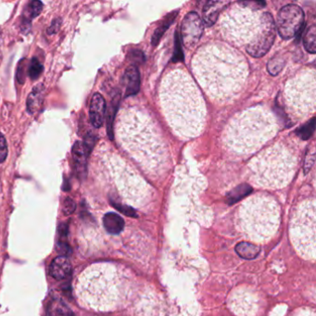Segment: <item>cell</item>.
<instances>
[{
  "mask_svg": "<svg viewBox=\"0 0 316 316\" xmlns=\"http://www.w3.org/2000/svg\"><path fill=\"white\" fill-rule=\"evenodd\" d=\"M192 70L208 96L220 102L232 100L240 93L249 72L244 57L223 44L200 47L192 59Z\"/></svg>",
  "mask_w": 316,
  "mask_h": 316,
  "instance_id": "cell-1",
  "label": "cell"
},
{
  "mask_svg": "<svg viewBox=\"0 0 316 316\" xmlns=\"http://www.w3.org/2000/svg\"><path fill=\"white\" fill-rule=\"evenodd\" d=\"M160 101L167 122L177 135L195 137L202 132L206 118L204 100L186 70L176 69L164 77Z\"/></svg>",
  "mask_w": 316,
  "mask_h": 316,
  "instance_id": "cell-2",
  "label": "cell"
},
{
  "mask_svg": "<svg viewBox=\"0 0 316 316\" xmlns=\"http://www.w3.org/2000/svg\"><path fill=\"white\" fill-rule=\"evenodd\" d=\"M118 136L126 152L148 174H159L167 164L168 152L150 118L126 110L118 120Z\"/></svg>",
  "mask_w": 316,
  "mask_h": 316,
  "instance_id": "cell-3",
  "label": "cell"
},
{
  "mask_svg": "<svg viewBox=\"0 0 316 316\" xmlns=\"http://www.w3.org/2000/svg\"><path fill=\"white\" fill-rule=\"evenodd\" d=\"M275 23L268 12L253 10L242 2L230 8L221 18L220 29L227 41L243 47L254 58L269 51L275 38Z\"/></svg>",
  "mask_w": 316,
  "mask_h": 316,
  "instance_id": "cell-4",
  "label": "cell"
},
{
  "mask_svg": "<svg viewBox=\"0 0 316 316\" xmlns=\"http://www.w3.org/2000/svg\"><path fill=\"white\" fill-rule=\"evenodd\" d=\"M277 123L272 112L254 107L236 114L226 126L223 139L229 150L239 154L255 152L276 133Z\"/></svg>",
  "mask_w": 316,
  "mask_h": 316,
  "instance_id": "cell-5",
  "label": "cell"
},
{
  "mask_svg": "<svg viewBox=\"0 0 316 316\" xmlns=\"http://www.w3.org/2000/svg\"><path fill=\"white\" fill-rule=\"evenodd\" d=\"M123 280L116 266L97 264L79 275L76 294L81 303L95 310L107 311L116 308L122 299Z\"/></svg>",
  "mask_w": 316,
  "mask_h": 316,
  "instance_id": "cell-6",
  "label": "cell"
},
{
  "mask_svg": "<svg viewBox=\"0 0 316 316\" xmlns=\"http://www.w3.org/2000/svg\"><path fill=\"white\" fill-rule=\"evenodd\" d=\"M296 167L294 153L282 144H275L252 159L249 164V175L260 187L281 188L292 179Z\"/></svg>",
  "mask_w": 316,
  "mask_h": 316,
  "instance_id": "cell-7",
  "label": "cell"
},
{
  "mask_svg": "<svg viewBox=\"0 0 316 316\" xmlns=\"http://www.w3.org/2000/svg\"><path fill=\"white\" fill-rule=\"evenodd\" d=\"M240 231L248 240L255 242L269 240L280 223V210L269 196H254L240 206L238 215Z\"/></svg>",
  "mask_w": 316,
  "mask_h": 316,
  "instance_id": "cell-8",
  "label": "cell"
},
{
  "mask_svg": "<svg viewBox=\"0 0 316 316\" xmlns=\"http://www.w3.org/2000/svg\"><path fill=\"white\" fill-rule=\"evenodd\" d=\"M290 239L299 256L315 259V202L313 199L300 203L290 222Z\"/></svg>",
  "mask_w": 316,
  "mask_h": 316,
  "instance_id": "cell-9",
  "label": "cell"
},
{
  "mask_svg": "<svg viewBox=\"0 0 316 316\" xmlns=\"http://www.w3.org/2000/svg\"><path fill=\"white\" fill-rule=\"evenodd\" d=\"M285 101L293 117L303 120L315 111V72L305 70L293 77L285 87Z\"/></svg>",
  "mask_w": 316,
  "mask_h": 316,
  "instance_id": "cell-10",
  "label": "cell"
},
{
  "mask_svg": "<svg viewBox=\"0 0 316 316\" xmlns=\"http://www.w3.org/2000/svg\"><path fill=\"white\" fill-rule=\"evenodd\" d=\"M304 23V13L297 5L283 7L277 15V30L283 39H290L298 35Z\"/></svg>",
  "mask_w": 316,
  "mask_h": 316,
  "instance_id": "cell-11",
  "label": "cell"
},
{
  "mask_svg": "<svg viewBox=\"0 0 316 316\" xmlns=\"http://www.w3.org/2000/svg\"><path fill=\"white\" fill-rule=\"evenodd\" d=\"M229 306L236 315L253 316L257 310V297L250 289L240 288L232 294Z\"/></svg>",
  "mask_w": 316,
  "mask_h": 316,
  "instance_id": "cell-12",
  "label": "cell"
},
{
  "mask_svg": "<svg viewBox=\"0 0 316 316\" xmlns=\"http://www.w3.org/2000/svg\"><path fill=\"white\" fill-rule=\"evenodd\" d=\"M204 30L201 18L196 12H189L182 24V40L187 48H192L199 41Z\"/></svg>",
  "mask_w": 316,
  "mask_h": 316,
  "instance_id": "cell-13",
  "label": "cell"
},
{
  "mask_svg": "<svg viewBox=\"0 0 316 316\" xmlns=\"http://www.w3.org/2000/svg\"><path fill=\"white\" fill-rule=\"evenodd\" d=\"M106 115V102L104 98L96 93L92 97L89 107V116L90 121L96 128H100L104 123Z\"/></svg>",
  "mask_w": 316,
  "mask_h": 316,
  "instance_id": "cell-14",
  "label": "cell"
},
{
  "mask_svg": "<svg viewBox=\"0 0 316 316\" xmlns=\"http://www.w3.org/2000/svg\"><path fill=\"white\" fill-rule=\"evenodd\" d=\"M123 85L125 86V97L135 95L140 88L139 71L135 66L128 67L123 77Z\"/></svg>",
  "mask_w": 316,
  "mask_h": 316,
  "instance_id": "cell-15",
  "label": "cell"
},
{
  "mask_svg": "<svg viewBox=\"0 0 316 316\" xmlns=\"http://www.w3.org/2000/svg\"><path fill=\"white\" fill-rule=\"evenodd\" d=\"M49 273L57 280L67 278L71 273V264L68 258L59 256L53 260L49 267Z\"/></svg>",
  "mask_w": 316,
  "mask_h": 316,
  "instance_id": "cell-16",
  "label": "cell"
},
{
  "mask_svg": "<svg viewBox=\"0 0 316 316\" xmlns=\"http://www.w3.org/2000/svg\"><path fill=\"white\" fill-rule=\"evenodd\" d=\"M228 3L225 1H209L206 3L204 9H203V24H206L207 26H211L212 24L216 23L220 12H222V9L225 6H227Z\"/></svg>",
  "mask_w": 316,
  "mask_h": 316,
  "instance_id": "cell-17",
  "label": "cell"
},
{
  "mask_svg": "<svg viewBox=\"0 0 316 316\" xmlns=\"http://www.w3.org/2000/svg\"><path fill=\"white\" fill-rule=\"evenodd\" d=\"M72 158L74 161V164L76 166L77 170L79 173H83L87 171V163L88 157L90 153V147L82 142H76L72 146Z\"/></svg>",
  "mask_w": 316,
  "mask_h": 316,
  "instance_id": "cell-18",
  "label": "cell"
},
{
  "mask_svg": "<svg viewBox=\"0 0 316 316\" xmlns=\"http://www.w3.org/2000/svg\"><path fill=\"white\" fill-rule=\"evenodd\" d=\"M103 224L107 232L110 234H120L124 227V221L123 218L114 212L107 213L103 218Z\"/></svg>",
  "mask_w": 316,
  "mask_h": 316,
  "instance_id": "cell-19",
  "label": "cell"
},
{
  "mask_svg": "<svg viewBox=\"0 0 316 316\" xmlns=\"http://www.w3.org/2000/svg\"><path fill=\"white\" fill-rule=\"evenodd\" d=\"M44 100V88L38 85L34 88L27 99V110L30 113H35L39 111Z\"/></svg>",
  "mask_w": 316,
  "mask_h": 316,
  "instance_id": "cell-20",
  "label": "cell"
},
{
  "mask_svg": "<svg viewBox=\"0 0 316 316\" xmlns=\"http://www.w3.org/2000/svg\"><path fill=\"white\" fill-rule=\"evenodd\" d=\"M235 252L243 259L252 260L259 255L260 248L249 242H241L235 247Z\"/></svg>",
  "mask_w": 316,
  "mask_h": 316,
  "instance_id": "cell-21",
  "label": "cell"
},
{
  "mask_svg": "<svg viewBox=\"0 0 316 316\" xmlns=\"http://www.w3.org/2000/svg\"><path fill=\"white\" fill-rule=\"evenodd\" d=\"M48 310L51 316H73L70 308L61 299L51 301Z\"/></svg>",
  "mask_w": 316,
  "mask_h": 316,
  "instance_id": "cell-22",
  "label": "cell"
},
{
  "mask_svg": "<svg viewBox=\"0 0 316 316\" xmlns=\"http://www.w3.org/2000/svg\"><path fill=\"white\" fill-rule=\"evenodd\" d=\"M178 12H173L169 14L167 17L164 19V22L161 24V26L158 27V29L156 30L155 34L152 36V45L153 46H157L158 45L160 39L162 38V36L164 35L166 29H168L171 26V24H173V22L175 21L176 16H177Z\"/></svg>",
  "mask_w": 316,
  "mask_h": 316,
  "instance_id": "cell-23",
  "label": "cell"
},
{
  "mask_svg": "<svg viewBox=\"0 0 316 316\" xmlns=\"http://www.w3.org/2000/svg\"><path fill=\"white\" fill-rule=\"evenodd\" d=\"M252 191V188L250 186H248V185H241L240 187L234 188V190H232L228 194V196H227V200H228L229 204H233L234 202H236L240 199H243L244 197L248 196Z\"/></svg>",
  "mask_w": 316,
  "mask_h": 316,
  "instance_id": "cell-24",
  "label": "cell"
},
{
  "mask_svg": "<svg viewBox=\"0 0 316 316\" xmlns=\"http://www.w3.org/2000/svg\"><path fill=\"white\" fill-rule=\"evenodd\" d=\"M304 46L307 51L315 53L316 51V27L314 24L310 25L304 36Z\"/></svg>",
  "mask_w": 316,
  "mask_h": 316,
  "instance_id": "cell-25",
  "label": "cell"
},
{
  "mask_svg": "<svg viewBox=\"0 0 316 316\" xmlns=\"http://www.w3.org/2000/svg\"><path fill=\"white\" fill-rule=\"evenodd\" d=\"M285 59L282 57L281 55L277 54L274 56L272 59H270L268 64H267V70L272 75H277L282 69L285 66Z\"/></svg>",
  "mask_w": 316,
  "mask_h": 316,
  "instance_id": "cell-26",
  "label": "cell"
},
{
  "mask_svg": "<svg viewBox=\"0 0 316 316\" xmlns=\"http://www.w3.org/2000/svg\"><path fill=\"white\" fill-rule=\"evenodd\" d=\"M43 10V3L40 1H32L28 4V6L26 7V11H25V15H27L29 19H34L37 17Z\"/></svg>",
  "mask_w": 316,
  "mask_h": 316,
  "instance_id": "cell-27",
  "label": "cell"
},
{
  "mask_svg": "<svg viewBox=\"0 0 316 316\" xmlns=\"http://www.w3.org/2000/svg\"><path fill=\"white\" fill-rule=\"evenodd\" d=\"M314 125H315V119L312 118L309 123H306L304 126H302L301 128L299 129L297 134L301 139L307 140L312 135V133L314 131V127H315Z\"/></svg>",
  "mask_w": 316,
  "mask_h": 316,
  "instance_id": "cell-28",
  "label": "cell"
},
{
  "mask_svg": "<svg viewBox=\"0 0 316 316\" xmlns=\"http://www.w3.org/2000/svg\"><path fill=\"white\" fill-rule=\"evenodd\" d=\"M43 65L41 64V62L38 60V59L36 58H33V59L31 60V63H30L29 70H28V73H29V76L31 77V79L35 80L37 79L38 77L40 76V74L43 71Z\"/></svg>",
  "mask_w": 316,
  "mask_h": 316,
  "instance_id": "cell-29",
  "label": "cell"
},
{
  "mask_svg": "<svg viewBox=\"0 0 316 316\" xmlns=\"http://www.w3.org/2000/svg\"><path fill=\"white\" fill-rule=\"evenodd\" d=\"M118 102H119V96L114 98L113 102H111V111H110V115H109V119H108V133L109 135L112 139V122H113V118H114V113L117 110Z\"/></svg>",
  "mask_w": 316,
  "mask_h": 316,
  "instance_id": "cell-30",
  "label": "cell"
},
{
  "mask_svg": "<svg viewBox=\"0 0 316 316\" xmlns=\"http://www.w3.org/2000/svg\"><path fill=\"white\" fill-rule=\"evenodd\" d=\"M75 202L70 199V198H66L63 202V206H62V211L65 215H70L71 214L74 210H75Z\"/></svg>",
  "mask_w": 316,
  "mask_h": 316,
  "instance_id": "cell-31",
  "label": "cell"
},
{
  "mask_svg": "<svg viewBox=\"0 0 316 316\" xmlns=\"http://www.w3.org/2000/svg\"><path fill=\"white\" fill-rule=\"evenodd\" d=\"M8 156V144L5 136L0 133V163H3Z\"/></svg>",
  "mask_w": 316,
  "mask_h": 316,
  "instance_id": "cell-32",
  "label": "cell"
},
{
  "mask_svg": "<svg viewBox=\"0 0 316 316\" xmlns=\"http://www.w3.org/2000/svg\"><path fill=\"white\" fill-rule=\"evenodd\" d=\"M24 69H25V60L23 59L20 61L18 65L17 69V80L20 84H23L25 80V74H24Z\"/></svg>",
  "mask_w": 316,
  "mask_h": 316,
  "instance_id": "cell-33",
  "label": "cell"
},
{
  "mask_svg": "<svg viewBox=\"0 0 316 316\" xmlns=\"http://www.w3.org/2000/svg\"><path fill=\"white\" fill-rule=\"evenodd\" d=\"M59 25H60V21H59V19H57V20H55L54 22H53L52 25H51V27L49 28V30H54L53 31V33H56L59 28Z\"/></svg>",
  "mask_w": 316,
  "mask_h": 316,
  "instance_id": "cell-34",
  "label": "cell"
},
{
  "mask_svg": "<svg viewBox=\"0 0 316 316\" xmlns=\"http://www.w3.org/2000/svg\"><path fill=\"white\" fill-rule=\"evenodd\" d=\"M301 316H314V312L313 310H306L305 312H302Z\"/></svg>",
  "mask_w": 316,
  "mask_h": 316,
  "instance_id": "cell-35",
  "label": "cell"
}]
</instances>
